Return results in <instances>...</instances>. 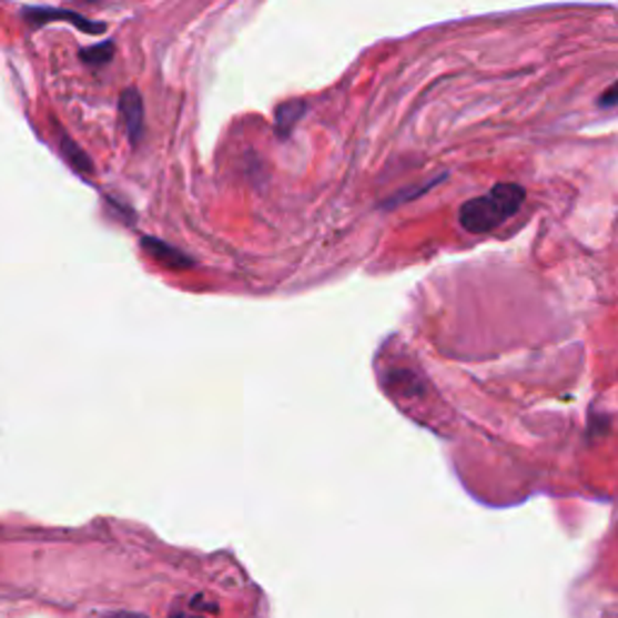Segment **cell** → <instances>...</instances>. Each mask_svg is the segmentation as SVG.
<instances>
[{
	"mask_svg": "<svg viewBox=\"0 0 618 618\" xmlns=\"http://www.w3.org/2000/svg\"><path fill=\"white\" fill-rule=\"evenodd\" d=\"M521 203H525V189L517 184H498L490 194L466 201L459 220L469 232H488L515 215Z\"/></svg>",
	"mask_w": 618,
	"mask_h": 618,
	"instance_id": "1",
	"label": "cell"
},
{
	"mask_svg": "<svg viewBox=\"0 0 618 618\" xmlns=\"http://www.w3.org/2000/svg\"><path fill=\"white\" fill-rule=\"evenodd\" d=\"M24 20L39 27V24H49V22H71L75 24L78 30H82L85 34H104L107 32V24L102 22H92L85 16H80V12L73 10H59V8H24L22 10Z\"/></svg>",
	"mask_w": 618,
	"mask_h": 618,
	"instance_id": "2",
	"label": "cell"
},
{
	"mask_svg": "<svg viewBox=\"0 0 618 618\" xmlns=\"http://www.w3.org/2000/svg\"><path fill=\"white\" fill-rule=\"evenodd\" d=\"M119 114L123 126L129 131L131 145L141 141L143 135V123H145V112H143V98L139 90H123L119 98Z\"/></svg>",
	"mask_w": 618,
	"mask_h": 618,
	"instance_id": "3",
	"label": "cell"
},
{
	"mask_svg": "<svg viewBox=\"0 0 618 618\" xmlns=\"http://www.w3.org/2000/svg\"><path fill=\"white\" fill-rule=\"evenodd\" d=\"M59 145H61L63 158H65L68 162H71L78 172H85V174L92 172V160L85 155V150L78 148V145L71 141V135L61 131V133H59Z\"/></svg>",
	"mask_w": 618,
	"mask_h": 618,
	"instance_id": "4",
	"label": "cell"
},
{
	"mask_svg": "<svg viewBox=\"0 0 618 618\" xmlns=\"http://www.w3.org/2000/svg\"><path fill=\"white\" fill-rule=\"evenodd\" d=\"M112 53H114V44H112V41H104V44H98V47L82 51V61L90 63V65H104V63L112 61Z\"/></svg>",
	"mask_w": 618,
	"mask_h": 618,
	"instance_id": "5",
	"label": "cell"
},
{
	"mask_svg": "<svg viewBox=\"0 0 618 618\" xmlns=\"http://www.w3.org/2000/svg\"><path fill=\"white\" fill-rule=\"evenodd\" d=\"M599 104H601V107H618V82H614V85H611L609 90H604V92H601Z\"/></svg>",
	"mask_w": 618,
	"mask_h": 618,
	"instance_id": "6",
	"label": "cell"
},
{
	"mask_svg": "<svg viewBox=\"0 0 618 618\" xmlns=\"http://www.w3.org/2000/svg\"><path fill=\"white\" fill-rule=\"evenodd\" d=\"M88 3H94V0H88Z\"/></svg>",
	"mask_w": 618,
	"mask_h": 618,
	"instance_id": "7",
	"label": "cell"
}]
</instances>
